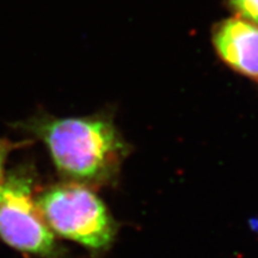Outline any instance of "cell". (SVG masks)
<instances>
[{
    "mask_svg": "<svg viewBox=\"0 0 258 258\" xmlns=\"http://www.w3.org/2000/svg\"><path fill=\"white\" fill-rule=\"evenodd\" d=\"M47 147L57 172L70 182L91 188L114 185L131 152L114 114L101 110L77 117L37 111L14 124Z\"/></svg>",
    "mask_w": 258,
    "mask_h": 258,
    "instance_id": "obj_1",
    "label": "cell"
},
{
    "mask_svg": "<svg viewBox=\"0 0 258 258\" xmlns=\"http://www.w3.org/2000/svg\"><path fill=\"white\" fill-rule=\"evenodd\" d=\"M36 202L53 233L79 244L92 256H102L115 243L117 224L91 186L66 180L48 186Z\"/></svg>",
    "mask_w": 258,
    "mask_h": 258,
    "instance_id": "obj_2",
    "label": "cell"
},
{
    "mask_svg": "<svg viewBox=\"0 0 258 258\" xmlns=\"http://www.w3.org/2000/svg\"><path fill=\"white\" fill-rule=\"evenodd\" d=\"M0 239L40 258H67L44 221L29 172L15 171L0 183Z\"/></svg>",
    "mask_w": 258,
    "mask_h": 258,
    "instance_id": "obj_3",
    "label": "cell"
},
{
    "mask_svg": "<svg viewBox=\"0 0 258 258\" xmlns=\"http://www.w3.org/2000/svg\"><path fill=\"white\" fill-rule=\"evenodd\" d=\"M211 41L219 60L240 76L258 82V27L237 16L212 27Z\"/></svg>",
    "mask_w": 258,
    "mask_h": 258,
    "instance_id": "obj_4",
    "label": "cell"
},
{
    "mask_svg": "<svg viewBox=\"0 0 258 258\" xmlns=\"http://www.w3.org/2000/svg\"><path fill=\"white\" fill-rule=\"evenodd\" d=\"M228 11L258 27V0H224Z\"/></svg>",
    "mask_w": 258,
    "mask_h": 258,
    "instance_id": "obj_5",
    "label": "cell"
},
{
    "mask_svg": "<svg viewBox=\"0 0 258 258\" xmlns=\"http://www.w3.org/2000/svg\"><path fill=\"white\" fill-rule=\"evenodd\" d=\"M14 145L10 141L3 140L0 139V183H2L3 178V171H4V165L6 161V157H8V153L11 151V148Z\"/></svg>",
    "mask_w": 258,
    "mask_h": 258,
    "instance_id": "obj_6",
    "label": "cell"
}]
</instances>
